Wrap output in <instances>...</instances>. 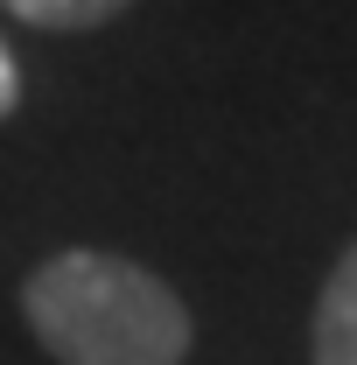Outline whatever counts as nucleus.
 Instances as JSON below:
<instances>
[{"label": "nucleus", "mask_w": 357, "mask_h": 365, "mask_svg": "<svg viewBox=\"0 0 357 365\" xmlns=\"http://www.w3.org/2000/svg\"><path fill=\"white\" fill-rule=\"evenodd\" d=\"M21 317L56 365H189L182 295L127 253L63 246L21 288Z\"/></svg>", "instance_id": "nucleus-1"}, {"label": "nucleus", "mask_w": 357, "mask_h": 365, "mask_svg": "<svg viewBox=\"0 0 357 365\" xmlns=\"http://www.w3.org/2000/svg\"><path fill=\"white\" fill-rule=\"evenodd\" d=\"M309 359L315 365H357V239L336 253V267H329L322 295H315Z\"/></svg>", "instance_id": "nucleus-2"}, {"label": "nucleus", "mask_w": 357, "mask_h": 365, "mask_svg": "<svg viewBox=\"0 0 357 365\" xmlns=\"http://www.w3.org/2000/svg\"><path fill=\"white\" fill-rule=\"evenodd\" d=\"M14 21H28V29H49V36H85V29H105V21H119L134 0H0Z\"/></svg>", "instance_id": "nucleus-3"}, {"label": "nucleus", "mask_w": 357, "mask_h": 365, "mask_svg": "<svg viewBox=\"0 0 357 365\" xmlns=\"http://www.w3.org/2000/svg\"><path fill=\"white\" fill-rule=\"evenodd\" d=\"M21 106V71H14V56H7V43H0V120Z\"/></svg>", "instance_id": "nucleus-4"}]
</instances>
